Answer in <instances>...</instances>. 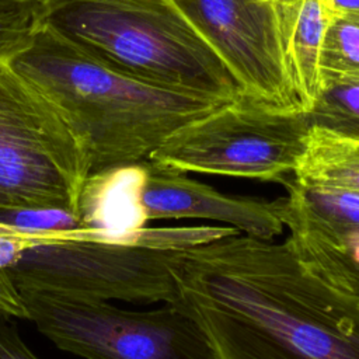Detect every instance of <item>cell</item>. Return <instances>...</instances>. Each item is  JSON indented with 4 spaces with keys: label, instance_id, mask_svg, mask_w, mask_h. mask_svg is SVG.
<instances>
[{
    "label": "cell",
    "instance_id": "10",
    "mask_svg": "<svg viewBox=\"0 0 359 359\" xmlns=\"http://www.w3.org/2000/svg\"><path fill=\"white\" fill-rule=\"evenodd\" d=\"M279 215L302 264L335 289L359 300V226L324 223L279 199Z\"/></svg>",
    "mask_w": 359,
    "mask_h": 359
},
{
    "label": "cell",
    "instance_id": "15",
    "mask_svg": "<svg viewBox=\"0 0 359 359\" xmlns=\"http://www.w3.org/2000/svg\"><path fill=\"white\" fill-rule=\"evenodd\" d=\"M282 185L289 192L287 201L311 217L335 226H359V192L339 187L304 185L293 175Z\"/></svg>",
    "mask_w": 359,
    "mask_h": 359
},
{
    "label": "cell",
    "instance_id": "9",
    "mask_svg": "<svg viewBox=\"0 0 359 359\" xmlns=\"http://www.w3.org/2000/svg\"><path fill=\"white\" fill-rule=\"evenodd\" d=\"M143 170L139 203L146 222L209 219L229 223L236 230L262 240H272L283 230L279 199L268 202L229 196L150 158L143 161Z\"/></svg>",
    "mask_w": 359,
    "mask_h": 359
},
{
    "label": "cell",
    "instance_id": "13",
    "mask_svg": "<svg viewBox=\"0 0 359 359\" xmlns=\"http://www.w3.org/2000/svg\"><path fill=\"white\" fill-rule=\"evenodd\" d=\"M293 178L304 185L339 187L359 192V142L311 128Z\"/></svg>",
    "mask_w": 359,
    "mask_h": 359
},
{
    "label": "cell",
    "instance_id": "7",
    "mask_svg": "<svg viewBox=\"0 0 359 359\" xmlns=\"http://www.w3.org/2000/svg\"><path fill=\"white\" fill-rule=\"evenodd\" d=\"M18 290L39 332L84 359H217L201 327L170 303L151 311H129L107 300Z\"/></svg>",
    "mask_w": 359,
    "mask_h": 359
},
{
    "label": "cell",
    "instance_id": "20",
    "mask_svg": "<svg viewBox=\"0 0 359 359\" xmlns=\"http://www.w3.org/2000/svg\"><path fill=\"white\" fill-rule=\"evenodd\" d=\"M0 359H39L20 337L14 324L0 318Z\"/></svg>",
    "mask_w": 359,
    "mask_h": 359
},
{
    "label": "cell",
    "instance_id": "22",
    "mask_svg": "<svg viewBox=\"0 0 359 359\" xmlns=\"http://www.w3.org/2000/svg\"><path fill=\"white\" fill-rule=\"evenodd\" d=\"M4 1H28V0H0V3H4Z\"/></svg>",
    "mask_w": 359,
    "mask_h": 359
},
{
    "label": "cell",
    "instance_id": "2",
    "mask_svg": "<svg viewBox=\"0 0 359 359\" xmlns=\"http://www.w3.org/2000/svg\"><path fill=\"white\" fill-rule=\"evenodd\" d=\"M8 63L67 121L87 151L90 175L147 160L180 128L230 102L125 74L42 22Z\"/></svg>",
    "mask_w": 359,
    "mask_h": 359
},
{
    "label": "cell",
    "instance_id": "5",
    "mask_svg": "<svg viewBox=\"0 0 359 359\" xmlns=\"http://www.w3.org/2000/svg\"><path fill=\"white\" fill-rule=\"evenodd\" d=\"M87 151L67 121L8 62L0 63V209L80 210Z\"/></svg>",
    "mask_w": 359,
    "mask_h": 359
},
{
    "label": "cell",
    "instance_id": "14",
    "mask_svg": "<svg viewBox=\"0 0 359 359\" xmlns=\"http://www.w3.org/2000/svg\"><path fill=\"white\" fill-rule=\"evenodd\" d=\"M306 114L311 128L359 142V76H320L318 95Z\"/></svg>",
    "mask_w": 359,
    "mask_h": 359
},
{
    "label": "cell",
    "instance_id": "1",
    "mask_svg": "<svg viewBox=\"0 0 359 359\" xmlns=\"http://www.w3.org/2000/svg\"><path fill=\"white\" fill-rule=\"evenodd\" d=\"M170 304L217 359H359V300L311 273L289 240L231 234L180 250Z\"/></svg>",
    "mask_w": 359,
    "mask_h": 359
},
{
    "label": "cell",
    "instance_id": "17",
    "mask_svg": "<svg viewBox=\"0 0 359 359\" xmlns=\"http://www.w3.org/2000/svg\"><path fill=\"white\" fill-rule=\"evenodd\" d=\"M327 74L359 76V15H332L320 56V76Z\"/></svg>",
    "mask_w": 359,
    "mask_h": 359
},
{
    "label": "cell",
    "instance_id": "12",
    "mask_svg": "<svg viewBox=\"0 0 359 359\" xmlns=\"http://www.w3.org/2000/svg\"><path fill=\"white\" fill-rule=\"evenodd\" d=\"M143 161L109 168L87 178L80 198V210L91 230L123 236L144 227L139 203Z\"/></svg>",
    "mask_w": 359,
    "mask_h": 359
},
{
    "label": "cell",
    "instance_id": "19",
    "mask_svg": "<svg viewBox=\"0 0 359 359\" xmlns=\"http://www.w3.org/2000/svg\"><path fill=\"white\" fill-rule=\"evenodd\" d=\"M35 241H38V238L0 224V317L28 320L25 304L18 287L8 275V268L13 266L22 251Z\"/></svg>",
    "mask_w": 359,
    "mask_h": 359
},
{
    "label": "cell",
    "instance_id": "11",
    "mask_svg": "<svg viewBox=\"0 0 359 359\" xmlns=\"http://www.w3.org/2000/svg\"><path fill=\"white\" fill-rule=\"evenodd\" d=\"M286 63L300 108L306 112L320 90V56L332 13L327 0H279Z\"/></svg>",
    "mask_w": 359,
    "mask_h": 359
},
{
    "label": "cell",
    "instance_id": "16",
    "mask_svg": "<svg viewBox=\"0 0 359 359\" xmlns=\"http://www.w3.org/2000/svg\"><path fill=\"white\" fill-rule=\"evenodd\" d=\"M0 224L38 240L76 237L91 231L81 210L67 208L0 209Z\"/></svg>",
    "mask_w": 359,
    "mask_h": 359
},
{
    "label": "cell",
    "instance_id": "4",
    "mask_svg": "<svg viewBox=\"0 0 359 359\" xmlns=\"http://www.w3.org/2000/svg\"><path fill=\"white\" fill-rule=\"evenodd\" d=\"M233 233L229 227H143L123 236L91 230L76 237L38 240L22 251L8 275L18 289L171 303L172 262L178 251Z\"/></svg>",
    "mask_w": 359,
    "mask_h": 359
},
{
    "label": "cell",
    "instance_id": "18",
    "mask_svg": "<svg viewBox=\"0 0 359 359\" xmlns=\"http://www.w3.org/2000/svg\"><path fill=\"white\" fill-rule=\"evenodd\" d=\"M39 25V0L0 3V63L24 50Z\"/></svg>",
    "mask_w": 359,
    "mask_h": 359
},
{
    "label": "cell",
    "instance_id": "8",
    "mask_svg": "<svg viewBox=\"0 0 359 359\" xmlns=\"http://www.w3.org/2000/svg\"><path fill=\"white\" fill-rule=\"evenodd\" d=\"M212 45L241 93L299 107L289 74L279 0H171Z\"/></svg>",
    "mask_w": 359,
    "mask_h": 359
},
{
    "label": "cell",
    "instance_id": "3",
    "mask_svg": "<svg viewBox=\"0 0 359 359\" xmlns=\"http://www.w3.org/2000/svg\"><path fill=\"white\" fill-rule=\"evenodd\" d=\"M41 22L125 74L234 100L231 73L171 0H39Z\"/></svg>",
    "mask_w": 359,
    "mask_h": 359
},
{
    "label": "cell",
    "instance_id": "21",
    "mask_svg": "<svg viewBox=\"0 0 359 359\" xmlns=\"http://www.w3.org/2000/svg\"><path fill=\"white\" fill-rule=\"evenodd\" d=\"M332 15L353 14L359 15V0H327Z\"/></svg>",
    "mask_w": 359,
    "mask_h": 359
},
{
    "label": "cell",
    "instance_id": "6",
    "mask_svg": "<svg viewBox=\"0 0 359 359\" xmlns=\"http://www.w3.org/2000/svg\"><path fill=\"white\" fill-rule=\"evenodd\" d=\"M310 129L302 108L240 94L180 128L149 158L182 172L283 184L306 150Z\"/></svg>",
    "mask_w": 359,
    "mask_h": 359
}]
</instances>
